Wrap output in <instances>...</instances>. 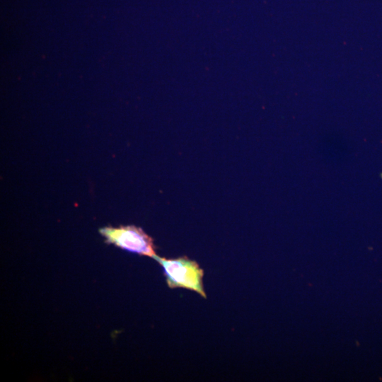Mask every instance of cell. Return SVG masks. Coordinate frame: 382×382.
<instances>
[{"mask_svg":"<svg viewBox=\"0 0 382 382\" xmlns=\"http://www.w3.org/2000/svg\"><path fill=\"white\" fill-rule=\"evenodd\" d=\"M99 231L107 243L122 249L151 257L156 255L153 239L141 228L135 226L104 227Z\"/></svg>","mask_w":382,"mask_h":382,"instance_id":"cell-2","label":"cell"},{"mask_svg":"<svg viewBox=\"0 0 382 382\" xmlns=\"http://www.w3.org/2000/svg\"><path fill=\"white\" fill-rule=\"evenodd\" d=\"M153 258L163 270L169 288H183L207 298L203 286L204 270L198 263L186 256L167 259L155 255Z\"/></svg>","mask_w":382,"mask_h":382,"instance_id":"cell-1","label":"cell"}]
</instances>
